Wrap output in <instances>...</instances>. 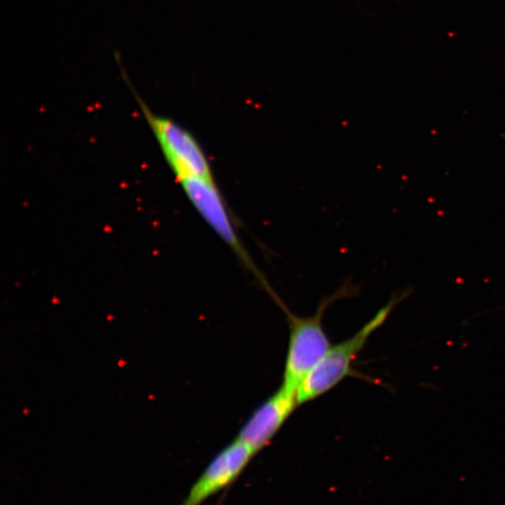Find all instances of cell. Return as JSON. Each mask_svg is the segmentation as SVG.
<instances>
[{
    "instance_id": "cell-1",
    "label": "cell",
    "mask_w": 505,
    "mask_h": 505,
    "mask_svg": "<svg viewBox=\"0 0 505 505\" xmlns=\"http://www.w3.org/2000/svg\"><path fill=\"white\" fill-rule=\"evenodd\" d=\"M412 294L411 287L395 293L390 300L383 306L376 316L366 323L357 333L346 341L331 346L325 357L320 360L298 387L297 393L298 406L316 400L340 384L347 376H352L353 362L357 360L365 347L371 334L385 324L391 312L398 304Z\"/></svg>"
},
{
    "instance_id": "cell-2",
    "label": "cell",
    "mask_w": 505,
    "mask_h": 505,
    "mask_svg": "<svg viewBox=\"0 0 505 505\" xmlns=\"http://www.w3.org/2000/svg\"><path fill=\"white\" fill-rule=\"evenodd\" d=\"M348 292L349 290L343 289L324 298L316 313L309 316H296L283 303L279 304L286 314L289 327V346L281 384L289 392L297 394L301 383L332 346L323 327V317L331 303L346 297Z\"/></svg>"
},
{
    "instance_id": "cell-3",
    "label": "cell",
    "mask_w": 505,
    "mask_h": 505,
    "mask_svg": "<svg viewBox=\"0 0 505 505\" xmlns=\"http://www.w3.org/2000/svg\"><path fill=\"white\" fill-rule=\"evenodd\" d=\"M113 56L121 70L122 78L129 86L133 96L142 108L166 161L172 168L176 179L179 182L189 178L214 179L210 162L194 136L172 119L154 115L132 86V81L122 62L120 53L115 50Z\"/></svg>"
},
{
    "instance_id": "cell-4",
    "label": "cell",
    "mask_w": 505,
    "mask_h": 505,
    "mask_svg": "<svg viewBox=\"0 0 505 505\" xmlns=\"http://www.w3.org/2000/svg\"><path fill=\"white\" fill-rule=\"evenodd\" d=\"M179 183L187 199L194 206L198 213L208 223L209 226L217 233V235L232 249L244 267L254 274L257 281L270 293L273 300L278 298L275 292L271 289L267 280L260 273L259 268H257L252 262L246 247L241 243L226 203L219 189H217L214 179L189 178Z\"/></svg>"
},
{
    "instance_id": "cell-5",
    "label": "cell",
    "mask_w": 505,
    "mask_h": 505,
    "mask_svg": "<svg viewBox=\"0 0 505 505\" xmlns=\"http://www.w3.org/2000/svg\"><path fill=\"white\" fill-rule=\"evenodd\" d=\"M256 455L248 445L236 438L214 456L180 505H202L230 487Z\"/></svg>"
},
{
    "instance_id": "cell-6",
    "label": "cell",
    "mask_w": 505,
    "mask_h": 505,
    "mask_svg": "<svg viewBox=\"0 0 505 505\" xmlns=\"http://www.w3.org/2000/svg\"><path fill=\"white\" fill-rule=\"evenodd\" d=\"M298 406L297 394L280 385L252 412L236 438L257 454L270 444Z\"/></svg>"
}]
</instances>
